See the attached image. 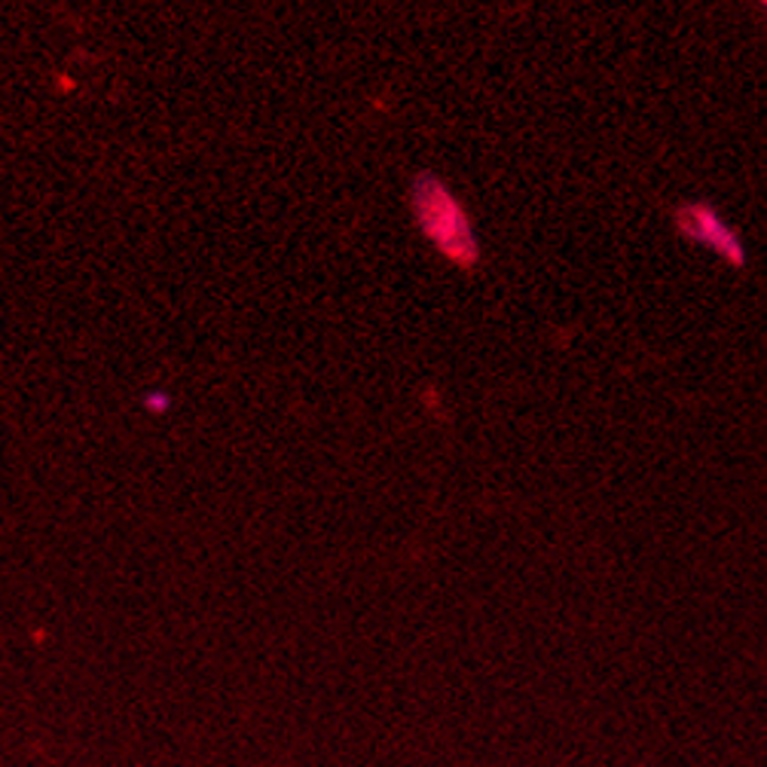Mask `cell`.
<instances>
[{
    "label": "cell",
    "instance_id": "1",
    "mask_svg": "<svg viewBox=\"0 0 767 767\" xmlns=\"http://www.w3.org/2000/svg\"><path fill=\"white\" fill-rule=\"evenodd\" d=\"M691 215H695V227L703 242H710L719 254L728 257V261L743 263V248H740V242L731 236V230L724 227L722 220L716 218L712 211H707V208H697V211H691Z\"/></svg>",
    "mask_w": 767,
    "mask_h": 767
}]
</instances>
